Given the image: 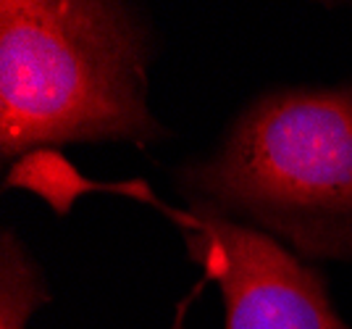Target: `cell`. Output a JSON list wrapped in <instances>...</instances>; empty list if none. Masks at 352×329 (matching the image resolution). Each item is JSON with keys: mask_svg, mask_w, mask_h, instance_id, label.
Listing matches in <instances>:
<instances>
[{"mask_svg": "<svg viewBox=\"0 0 352 329\" xmlns=\"http://www.w3.org/2000/svg\"><path fill=\"white\" fill-rule=\"evenodd\" d=\"M150 32L108 0L0 3V158L66 142L166 137L147 105Z\"/></svg>", "mask_w": 352, "mask_h": 329, "instance_id": "1", "label": "cell"}, {"mask_svg": "<svg viewBox=\"0 0 352 329\" xmlns=\"http://www.w3.org/2000/svg\"><path fill=\"white\" fill-rule=\"evenodd\" d=\"M182 177L195 200L245 216L300 258L352 261V87L261 95Z\"/></svg>", "mask_w": 352, "mask_h": 329, "instance_id": "2", "label": "cell"}, {"mask_svg": "<svg viewBox=\"0 0 352 329\" xmlns=\"http://www.w3.org/2000/svg\"><path fill=\"white\" fill-rule=\"evenodd\" d=\"M195 229L184 248L223 295V329H350L326 293V282L284 242L239 224L206 200H192Z\"/></svg>", "mask_w": 352, "mask_h": 329, "instance_id": "3", "label": "cell"}, {"mask_svg": "<svg viewBox=\"0 0 352 329\" xmlns=\"http://www.w3.org/2000/svg\"><path fill=\"white\" fill-rule=\"evenodd\" d=\"M6 187H27L32 193L45 198L58 213H66L72 209L74 198H79L87 190H108V193H121L126 198H137L142 203H150L158 211H163L171 222L179 219L182 211L171 209L161 203L145 182H121V184H100V182H87L72 164H66L58 153L53 150H34L30 156L19 158L6 180Z\"/></svg>", "mask_w": 352, "mask_h": 329, "instance_id": "4", "label": "cell"}, {"mask_svg": "<svg viewBox=\"0 0 352 329\" xmlns=\"http://www.w3.org/2000/svg\"><path fill=\"white\" fill-rule=\"evenodd\" d=\"M50 300L40 266L14 232L0 240V329H27V321Z\"/></svg>", "mask_w": 352, "mask_h": 329, "instance_id": "5", "label": "cell"}, {"mask_svg": "<svg viewBox=\"0 0 352 329\" xmlns=\"http://www.w3.org/2000/svg\"><path fill=\"white\" fill-rule=\"evenodd\" d=\"M208 279L206 277H203V282L197 284V287H195V290H192L190 295H187V298L182 300V303H179V308H176V319H174V327L171 329H184V316H187V308H190V303L195 298H197V293H200V287H203V284H206Z\"/></svg>", "mask_w": 352, "mask_h": 329, "instance_id": "6", "label": "cell"}]
</instances>
